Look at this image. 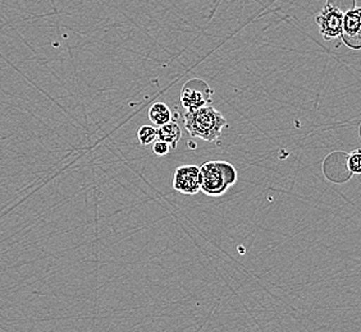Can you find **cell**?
Returning <instances> with one entry per match:
<instances>
[{
  "instance_id": "3957f363",
  "label": "cell",
  "mask_w": 361,
  "mask_h": 332,
  "mask_svg": "<svg viewBox=\"0 0 361 332\" xmlns=\"http://www.w3.org/2000/svg\"><path fill=\"white\" fill-rule=\"evenodd\" d=\"M354 8L355 0H326V6L315 17L324 40L329 42L340 37L343 17Z\"/></svg>"
},
{
  "instance_id": "30bf717a",
  "label": "cell",
  "mask_w": 361,
  "mask_h": 332,
  "mask_svg": "<svg viewBox=\"0 0 361 332\" xmlns=\"http://www.w3.org/2000/svg\"><path fill=\"white\" fill-rule=\"evenodd\" d=\"M346 164H348L350 173L361 175V148H357V150H354L353 153H348Z\"/></svg>"
},
{
  "instance_id": "ba28073f",
  "label": "cell",
  "mask_w": 361,
  "mask_h": 332,
  "mask_svg": "<svg viewBox=\"0 0 361 332\" xmlns=\"http://www.w3.org/2000/svg\"><path fill=\"white\" fill-rule=\"evenodd\" d=\"M149 119L154 125L161 127L172 122V111L164 103H155L149 110Z\"/></svg>"
},
{
  "instance_id": "8fae6325",
  "label": "cell",
  "mask_w": 361,
  "mask_h": 332,
  "mask_svg": "<svg viewBox=\"0 0 361 332\" xmlns=\"http://www.w3.org/2000/svg\"><path fill=\"white\" fill-rule=\"evenodd\" d=\"M169 150H171V146L168 145L167 142H164V141L157 139L153 143V153L157 156H166L169 153Z\"/></svg>"
},
{
  "instance_id": "8992f818",
  "label": "cell",
  "mask_w": 361,
  "mask_h": 332,
  "mask_svg": "<svg viewBox=\"0 0 361 332\" xmlns=\"http://www.w3.org/2000/svg\"><path fill=\"white\" fill-rule=\"evenodd\" d=\"M340 37L348 48L360 50L361 8H354L345 14Z\"/></svg>"
},
{
  "instance_id": "9c48e42d",
  "label": "cell",
  "mask_w": 361,
  "mask_h": 332,
  "mask_svg": "<svg viewBox=\"0 0 361 332\" xmlns=\"http://www.w3.org/2000/svg\"><path fill=\"white\" fill-rule=\"evenodd\" d=\"M137 139H139L140 145H153L154 142L158 139L157 128H154L152 125H142L137 131Z\"/></svg>"
},
{
  "instance_id": "277c9868",
  "label": "cell",
  "mask_w": 361,
  "mask_h": 332,
  "mask_svg": "<svg viewBox=\"0 0 361 332\" xmlns=\"http://www.w3.org/2000/svg\"><path fill=\"white\" fill-rule=\"evenodd\" d=\"M212 94L213 91L209 87L208 83L194 78L185 83L180 94V103L186 110H196L210 105Z\"/></svg>"
},
{
  "instance_id": "6da1fadb",
  "label": "cell",
  "mask_w": 361,
  "mask_h": 332,
  "mask_svg": "<svg viewBox=\"0 0 361 332\" xmlns=\"http://www.w3.org/2000/svg\"><path fill=\"white\" fill-rule=\"evenodd\" d=\"M183 119L185 127L191 137L210 143L219 142L223 128L227 127V120L223 117L222 113H219L212 105H207L196 110H188Z\"/></svg>"
},
{
  "instance_id": "5b68a950",
  "label": "cell",
  "mask_w": 361,
  "mask_h": 332,
  "mask_svg": "<svg viewBox=\"0 0 361 332\" xmlns=\"http://www.w3.org/2000/svg\"><path fill=\"white\" fill-rule=\"evenodd\" d=\"M174 189L182 194L194 196L202 191L200 186V166L183 165L178 166L174 172Z\"/></svg>"
},
{
  "instance_id": "7a4b0ae2",
  "label": "cell",
  "mask_w": 361,
  "mask_h": 332,
  "mask_svg": "<svg viewBox=\"0 0 361 332\" xmlns=\"http://www.w3.org/2000/svg\"><path fill=\"white\" fill-rule=\"evenodd\" d=\"M237 170L227 161H208L200 166L202 191L210 197H221L237 183Z\"/></svg>"
},
{
  "instance_id": "52a82bcc",
  "label": "cell",
  "mask_w": 361,
  "mask_h": 332,
  "mask_svg": "<svg viewBox=\"0 0 361 332\" xmlns=\"http://www.w3.org/2000/svg\"><path fill=\"white\" fill-rule=\"evenodd\" d=\"M157 137L160 141L167 142L171 146V148H176L177 143L182 139V132H180V125L174 122H169L167 124L161 125L157 128Z\"/></svg>"
}]
</instances>
